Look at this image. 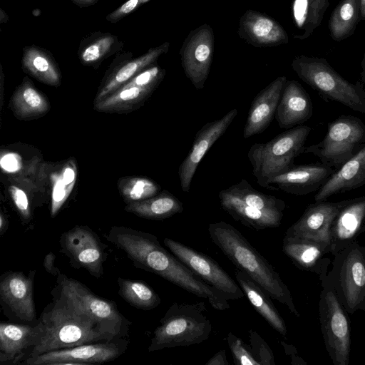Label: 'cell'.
Segmentation results:
<instances>
[{"label": "cell", "mask_w": 365, "mask_h": 365, "mask_svg": "<svg viewBox=\"0 0 365 365\" xmlns=\"http://www.w3.org/2000/svg\"><path fill=\"white\" fill-rule=\"evenodd\" d=\"M80 8L88 7L96 4L99 0H71Z\"/></svg>", "instance_id": "bcb514c9"}, {"label": "cell", "mask_w": 365, "mask_h": 365, "mask_svg": "<svg viewBox=\"0 0 365 365\" xmlns=\"http://www.w3.org/2000/svg\"><path fill=\"white\" fill-rule=\"evenodd\" d=\"M329 6V0H294L293 16L296 25L304 32L295 38L303 40L307 38L323 18Z\"/></svg>", "instance_id": "e575fe53"}, {"label": "cell", "mask_w": 365, "mask_h": 365, "mask_svg": "<svg viewBox=\"0 0 365 365\" xmlns=\"http://www.w3.org/2000/svg\"><path fill=\"white\" fill-rule=\"evenodd\" d=\"M55 258L56 256L53 252L47 254L43 259V267L48 273L58 277L61 274V272L54 266Z\"/></svg>", "instance_id": "ee69618b"}, {"label": "cell", "mask_w": 365, "mask_h": 365, "mask_svg": "<svg viewBox=\"0 0 365 365\" xmlns=\"http://www.w3.org/2000/svg\"><path fill=\"white\" fill-rule=\"evenodd\" d=\"M213 243L236 267L249 275L267 292L272 299L284 304L299 317L288 287L272 264L230 224L220 221L208 225Z\"/></svg>", "instance_id": "3957f363"}, {"label": "cell", "mask_w": 365, "mask_h": 365, "mask_svg": "<svg viewBox=\"0 0 365 365\" xmlns=\"http://www.w3.org/2000/svg\"><path fill=\"white\" fill-rule=\"evenodd\" d=\"M9 191L22 221L29 222L31 218V209L26 194L23 190L15 185H11Z\"/></svg>", "instance_id": "b9f144b4"}, {"label": "cell", "mask_w": 365, "mask_h": 365, "mask_svg": "<svg viewBox=\"0 0 365 365\" xmlns=\"http://www.w3.org/2000/svg\"><path fill=\"white\" fill-rule=\"evenodd\" d=\"M362 68H363V72H362L363 77L362 78H363L364 81L365 82V54H364V60L362 62Z\"/></svg>", "instance_id": "f907efd6"}, {"label": "cell", "mask_w": 365, "mask_h": 365, "mask_svg": "<svg viewBox=\"0 0 365 365\" xmlns=\"http://www.w3.org/2000/svg\"><path fill=\"white\" fill-rule=\"evenodd\" d=\"M348 200L340 202H315L309 205L299 219L285 232L294 236L322 243L331 250V227L340 209Z\"/></svg>", "instance_id": "ac0fdd59"}, {"label": "cell", "mask_w": 365, "mask_h": 365, "mask_svg": "<svg viewBox=\"0 0 365 365\" xmlns=\"http://www.w3.org/2000/svg\"><path fill=\"white\" fill-rule=\"evenodd\" d=\"M359 11L361 19L365 20V0H359Z\"/></svg>", "instance_id": "681fc988"}, {"label": "cell", "mask_w": 365, "mask_h": 365, "mask_svg": "<svg viewBox=\"0 0 365 365\" xmlns=\"http://www.w3.org/2000/svg\"><path fill=\"white\" fill-rule=\"evenodd\" d=\"M233 108L222 118L207 123L195 134L190 152L178 168L182 190L188 192L198 165L211 146L225 133L237 115Z\"/></svg>", "instance_id": "e0dca14e"}, {"label": "cell", "mask_w": 365, "mask_h": 365, "mask_svg": "<svg viewBox=\"0 0 365 365\" xmlns=\"http://www.w3.org/2000/svg\"><path fill=\"white\" fill-rule=\"evenodd\" d=\"M237 34L255 47L277 46L289 41L287 32L276 20L252 9L240 17Z\"/></svg>", "instance_id": "603a6c76"}, {"label": "cell", "mask_w": 365, "mask_h": 365, "mask_svg": "<svg viewBox=\"0 0 365 365\" xmlns=\"http://www.w3.org/2000/svg\"><path fill=\"white\" fill-rule=\"evenodd\" d=\"M8 227V221L6 216L1 212L0 215V235H3Z\"/></svg>", "instance_id": "7dc6e473"}, {"label": "cell", "mask_w": 365, "mask_h": 365, "mask_svg": "<svg viewBox=\"0 0 365 365\" xmlns=\"http://www.w3.org/2000/svg\"><path fill=\"white\" fill-rule=\"evenodd\" d=\"M163 243L191 271L228 299L244 297L240 285L213 259L170 238H165Z\"/></svg>", "instance_id": "7c38bea8"}, {"label": "cell", "mask_w": 365, "mask_h": 365, "mask_svg": "<svg viewBox=\"0 0 365 365\" xmlns=\"http://www.w3.org/2000/svg\"><path fill=\"white\" fill-rule=\"evenodd\" d=\"M336 170L323 163L294 165L268 182L269 190L304 195L318 191Z\"/></svg>", "instance_id": "ffe728a7"}, {"label": "cell", "mask_w": 365, "mask_h": 365, "mask_svg": "<svg viewBox=\"0 0 365 365\" xmlns=\"http://www.w3.org/2000/svg\"><path fill=\"white\" fill-rule=\"evenodd\" d=\"M36 272L29 274L22 272L4 273L0 281V302L5 314L25 322L36 320V312L34 299V281Z\"/></svg>", "instance_id": "9a60e30c"}, {"label": "cell", "mask_w": 365, "mask_h": 365, "mask_svg": "<svg viewBox=\"0 0 365 365\" xmlns=\"http://www.w3.org/2000/svg\"><path fill=\"white\" fill-rule=\"evenodd\" d=\"M106 239L123 251L133 264L156 274L198 297L208 301L212 308H230L226 296L196 275L172 252L166 250L153 234L130 227L114 226Z\"/></svg>", "instance_id": "6da1fadb"}, {"label": "cell", "mask_w": 365, "mask_h": 365, "mask_svg": "<svg viewBox=\"0 0 365 365\" xmlns=\"http://www.w3.org/2000/svg\"><path fill=\"white\" fill-rule=\"evenodd\" d=\"M322 284L331 287L349 314L365 310V246L352 242L333 256Z\"/></svg>", "instance_id": "52a82bcc"}, {"label": "cell", "mask_w": 365, "mask_h": 365, "mask_svg": "<svg viewBox=\"0 0 365 365\" xmlns=\"http://www.w3.org/2000/svg\"><path fill=\"white\" fill-rule=\"evenodd\" d=\"M227 360L226 352L221 350L216 353L207 363L206 365H229Z\"/></svg>", "instance_id": "f6af8a7d"}, {"label": "cell", "mask_w": 365, "mask_h": 365, "mask_svg": "<svg viewBox=\"0 0 365 365\" xmlns=\"http://www.w3.org/2000/svg\"><path fill=\"white\" fill-rule=\"evenodd\" d=\"M227 340L235 364L260 365L251 349L240 338L230 332Z\"/></svg>", "instance_id": "ab89813d"}, {"label": "cell", "mask_w": 365, "mask_h": 365, "mask_svg": "<svg viewBox=\"0 0 365 365\" xmlns=\"http://www.w3.org/2000/svg\"><path fill=\"white\" fill-rule=\"evenodd\" d=\"M359 14V0H342L329 21L332 38L336 41L346 38L354 29Z\"/></svg>", "instance_id": "8d00e7d4"}, {"label": "cell", "mask_w": 365, "mask_h": 365, "mask_svg": "<svg viewBox=\"0 0 365 365\" xmlns=\"http://www.w3.org/2000/svg\"><path fill=\"white\" fill-rule=\"evenodd\" d=\"M282 250L299 269L316 274L321 281L329 271L331 261L327 255L331 254V250L322 243L284 235Z\"/></svg>", "instance_id": "7402d4cb"}, {"label": "cell", "mask_w": 365, "mask_h": 365, "mask_svg": "<svg viewBox=\"0 0 365 365\" xmlns=\"http://www.w3.org/2000/svg\"><path fill=\"white\" fill-rule=\"evenodd\" d=\"M250 349L260 365L274 364L272 350L255 331H250Z\"/></svg>", "instance_id": "60d3db41"}, {"label": "cell", "mask_w": 365, "mask_h": 365, "mask_svg": "<svg viewBox=\"0 0 365 365\" xmlns=\"http://www.w3.org/2000/svg\"><path fill=\"white\" fill-rule=\"evenodd\" d=\"M287 81L286 76L276 78L254 98L242 132L244 138L263 133L270 125Z\"/></svg>", "instance_id": "cb8c5ba5"}, {"label": "cell", "mask_w": 365, "mask_h": 365, "mask_svg": "<svg viewBox=\"0 0 365 365\" xmlns=\"http://www.w3.org/2000/svg\"><path fill=\"white\" fill-rule=\"evenodd\" d=\"M225 190L246 205L257 209L284 211L286 207L284 201L255 190L245 179H242Z\"/></svg>", "instance_id": "d590c367"}, {"label": "cell", "mask_w": 365, "mask_h": 365, "mask_svg": "<svg viewBox=\"0 0 365 365\" xmlns=\"http://www.w3.org/2000/svg\"><path fill=\"white\" fill-rule=\"evenodd\" d=\"M61 252L75 268H83L99 278L103 273L107 254L97 234L87 226L76 225L62 233Z\"/></svg>", "instance_id": "4fadbf2b"}, {"label": "cell", "mask_w": 365, "mask_h": 365, "mask_svg": "<svg viewBox=\"0 0 365 365\" xmlns=\"http://www.w3.org/2000/svg\"><path fill=\"white\" fill-rule=\"evenodd\" d=\"M165 70L155 63L145 68L120 87H158L163 80Z\"/></svg>", "instance_id": "f35d334b"}, {"label": "cell", "mask_w": 365, "mask_h": 365, "mask_svg": "<svg viewBox=\"0 0 365 365\" xmlns=\"http://www.w3.org/2000/svg\"><path fill=\"white\" fill-rule=\"evenodd\" d=\"M221 207L234 220L254 230L274 228L280 225L284 211L260 210L250 207L225 190L218 194Z\"/></svg>", "instance_id": "4316f807"}, {"label": "cell", "mask_w": 365, "mask_h": 365, "mask_svg": "<svg viewBox=\"0 0 365 365\" xmlns=\"http://www.w3.org/2000/svg\"><path fill=\"white\" fill-rule=\"evenodd\" d=\"M311 98L301 84L294 80L287 81L275 113L281 128L289 129L307 121L312 116Z\"/></svg>", "instance_id": "d4e9b609"}, {"label": "cell", "mask_w": 365, "mask_h": 365, "mask_svg": "<svg viewBox=\"0 0 365 365\" xmlns=\"http://www.w3.org/2000/svg\"><path fill=\"white\" fill-rule=\"evenodd\" d=\"M291 66L299 78L324 99L365 113V90L361 82L346 81L323 58L301 55Z\"/></svg>", "instance_id": "5b68a950"}, {"label": "cell", "mask_w": 365, "mask_h": 365, "mask_svg": "<svg viewBox=\"0 0 365 365\" xmlns=\"http://www.w3.org/2000/svg\"><path fill=\"white\" fill-rule=\"evenodd\" d=\"M212 27L204 24L191 31L180 49L181 66L194 87L200 90L208 78L214 56Z\"/></svg>", "instance_id": "5bb4252c"}, {"label": "cell", "mask_w": 365, "mask_h": 365, "mask_svg": "<svg viewBox=\"0 0 365 365\" xmlns=\"http://www.w3.org/2000/svg\"><path fill=\"white\" fill-rule=\"evenodd\" d=\"M365 232V195L349 199L331 227V255L337 254Z\"/></svg>", "instance_id": "44dd1931"}, {"label": "cell", "mask_w": 365, "mask_h": 365, "mask_svg": "<svg viewBox=\"0 0 365 365\" xmlns=\"http://www.w3.org/2000/svg\"><path fill=\"white\" fill-rule=\"evenodd\" d=\"M118 284L120 297L137 309L150 310L161 302L159 295L143 282L118 277Z\"/></svg>", "instance_id": "836d02e7"}, {"label": "cell", "mask_w": 365, "mask_h": 365, "mask_svg": "<svg viewBox=\"0 0 365 365\" xmlns=\"http://www.w3.org/2000/svg\"><path fill=\"white\" fill-rule=\"evenodd\" d=\"M11 102L14 113L21 119H32L41 116L49 109L47 98L27 77L15 90Z\"/></svg>", "instance_id": "1f68e13d"}, {"label": "cell", "mask_w": 365, "mask_h": 365, "mask_svg": "<svg viewBox=\"0 0 365 365\" xmlns=\"http://www.w3.org/2000/svg\"><path fill=\"white\" fill-rule=\"evenodd\" d=\"M203 302L173 303L160 320L148 346V351L187 346L207 340L212 324Z\"/></svg>", "instance_id": "277c9868"}, {"label": "cell", "mask_w": 365, "mask_h": 365, "mask_svg": "<svg viewBox=\"0 0 365 365\" xmlns=\"http://www.w3.org/2000/svg\"><path fill=\"white\" fill-rule=\"evenodd\" d=\"M22 69L43 83L58 86L61 74L57 62L50 51L30 45L23 48Z\"/></svg>", "instance_id": "f546056e"}, {"label": "cell", "mask_w": 365, "mask_h": 365, "mask_svg": "<svg viewBox=\"0 0 365 365\" xmlns=\"http://www.w3.org/2000/svg\"><path fill=\"white\" fill-rule=\"evenodd\" d=\"M120 192L127 203L140 201L158 194L160 187L151 179L141 177L125 178L118 183Z\"/></svg>", "instance_id": "74e56055"}, {"label": "cell", "mask_w": 365, "mask_h": 365, "mask_svg": "<svg viewBox=\"0 0 365 365\" xmlns=\"http://www.w3.org/2000/svg\"><path fill=\"white\" fill-rule=\"evenodd\" d=\"M9 19L7 13L2 8H0V24L7 23Z\"/></svg>", "instance_id": "c3c4849f"}, {"label": "cell", "mask_w": 365, "mask_h": 365, "mask_svg": "<svg viewBox=\"0 0 365 365\" xmlns=\"http://www.w3.org/2000/svg\"><path fill=\"white\" fill-rule=\"evenodd\" d=\"M125 210L143 218L164 220L183 211V205L174 195L163 190L148 199L128 203Z\"/></svg>", "instance_id": "4dcf8cb0"}, {"label": "cell", "mask_w": 365, "mask_h": 365, "mask_svg": "<svg viewBox=\"0 0 365 365\" xmlns=\"http://www.w3.org/2000/svg\"><path fill=\"white\" fill-rule=\"evenodd\" d=\"M52 295V302L45 307L39 319L44 326V335L28 358L53 350L118 339L57 286Z\"/></svg>", "instance_id": "7a4b0ae2"}, {"label": "cell", "mask_w": 365, "mask_h": 365, "mask_svg": "<svg viewBox=\"0 0 365 365\" xmlns=\"http://www.w3.org/2000/svg\"><path fill=\"white\" fill-rule=\"evenodd\" d=\"M319 302L320 328L325 349L334 365H348L351 352V329L348 313L333 289L322 284Z\"/></svg>", "instance_id": "9c48e42d"}, {"label": "cell", "mask_w": 365, "mask_h": 365, "mask_svg": "<svg viewBox=\"0 0 365 365\" xmlns=\"http://www.w3.org/2000/svg\"><path fill=\"white\" fill-rule=\"evenodd\" d=\"M123 48L124 43L116 35L95 31L81 39L77 55L83 65L96 68L105 59L118 53Z\"/></svg>", "instance_id": "f1b7e54d"}, {"label": "cell", "mask_w": 365, "mask_h": 365, "mask_svg": "<svg viewBox=\"0 0 365 365\" xmlns=\"http://www.w3.org/2000/svg\"><path fill=\"white\" fill-rule=\"evenodd\" d=\"M236 280L255 310L281 335L287 333L286 324L264 288L249 275L237 269Z\"/></svg>", "instance_id": "83f0119b"}, {"label": "cell", "mask_w": 365, "mask_h": 365, "mask_svg": "<svg viewBox=\"0 0 365 365\" xmlns=\"http://www.w3.org/2000/svg\"><path fill=\"white\" fill-rule=\"evenodd\" d=\"M57 287L115 338L125 336L130 322L115 302L96 295L80 282L61 273L57 277Z\"/></svg>", "instance_id": "30bf717a"}, {"label": "cell", "mask_w": 365, "mask_h": 365, "mask_svg": "<svg viewBox=\"0 0 365 365\" xmlns=\"http://www.w3.org/2000/svg\"><path fill=\"white\" fill-rule=\"evenodd\" d=\"M312 128L305 125L289 128L262 143L253 144L247 153L257 182L268 189V182L294 166V160L303 153Z\"/></svg>", "instance_id": "8992f818"}, {"label": "cell", "mask_w": 365, "mask_h": 365, "mask_svg": "<svg viewBox=\"0 0 365 365\" xmlns=\"http://www.w3.org/2000/svg\"><path fill=\"white\" fill-rule=\"evenodd\" d=\"M122 338L53 350L27 358L28 365H85L113 361L126 349Z\"/></svg>", "instance_id": "8fae6325"}, {"label": "cell", "mask_w": 365, "mask_h": 365, "mask_svg": "<svg viewBox=\"0 0 365 365\" xmlns=\"http://www.w3.org/2000/svg\"><path fill=\"white\" fill-rule=\"evenodd\" d=\"M365 185V143L339 168L336 169L314 196L315 202L326 200L335 194Z\"/></svg>", "instance_id": "484cf974"}, {"label": "cell", "mask_w": 365, "mask_h": 365, "mask_svg": "<svg viewBox=\"0 0 365 365\" xmlns=\"http://www.w3.org/2000/svg\"><path fill=\"white\" fill-rule=\"evenodd\" d=\"M170 46V42H164L149 48L147 52L135 58L131 51H121L117 53L96 95L95 103L103 99L135 76L155 64L162 55L168 51Z\"/></svg>", "instance_id": "2e32d148"}, {"label": "cell", "mask_w": 365, "mask_h": 365, "mask_svg": "<svg viewBox=\"0 0 365 365\" xmlns=\"http://www.w3.org/2000/svg\"><path fill=\"white\" fill-rule=\"evenodd\" d=\"M156 87H120L116 91L94 103L101 112H120L142 105Z\"/></svg>", "instance_id": "d6a6232c"}, {"label": "cell", "mask_w": 365, "mask_h": 365, "mask_svg": "<svg viewBox=\"0 0 365 365\" xmlns=\"http://www.w3.org/2000/svg\"><path fill=\"white\" fill-rule=\"evenodd\" d=\"M150 1V0H127L114 11L109 13L106 16V19L112 24H116Z\"/></svg>", "instance_id": "7bdbcfd3"}, {"label": "cell", "mask_w": 365, "mask_h": 365, "mask_svg": "<svg viewBox=\"0 0 365 365\" xmlns=\"http://www.w3.org/2000/svg\"><path fill=\"white\" fill-rule=\"evenodd\" d=\"M365 143V123L353 115H341L328 125L327 133L319 143L305 147L322 163L335 170L349 160Z\"/></svg>", "instance_id": "ba28073f"}, {"label": "cell", "mask_w": 365, "mask_h": 365, "mask_svg": "<svg viewBox=\"0 0 365 365\" xmlns=\"http://www.w3.org/2000/svg\"><path fill=\"white\" fill-rule=\"evenodd\" d=\"M43 335L44 326L40 319L35 324L1 322L0 363L15 364L25 356L28 358Z\"/></svg>", "instance_id": "d6986e66"}]
</instances>
